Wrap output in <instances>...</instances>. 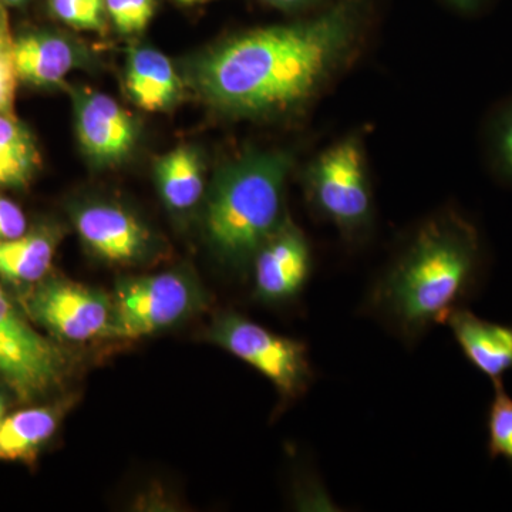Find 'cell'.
Masks as SVG:
<instances>
[{
	"mask_svg": "<svg viewBox=\"0 0 512 512\" xmlns=\"http://www.w3.org/2000/svg\"><path fill=\"white\" fill-rule=\"evenodd\" d=\"M487 412V450L491 460L501 458L512 473V396L504 383H495Z\"/></svg>",
	"mask_w": 512,
	"mask_h": 512,
	"instance_id": "d6986e66",
	"label": "cell"
},
{
	"mask_svg": "<svg viewBox=\"0 0 512 512\" xmlns=\"http://www.w3.org/2000/svg\"><path fill=\"white\" fill-rule=\"evenodd\" d=\"M6 414V397L5 394L0 392V423L5 419Z\"/></svg>",
	"mask_w": 512,
	"mask_h": 512,
	"instance_id": "4316f807",
	"label": "cell"
},
{
	"mask_svg": "<svg viewBox=\"0 0 512 512\" xmlns=\"http://www.w3.org/2000/svg\"><path fill=\"white\" fill-rule=\"evenodd\" d=\"M177 2H181V3H195V2H200V0H177Z\"/></svg>",
	"mask_w": 512,
	"mask_h": 512,
	"instance_id": "f1b7e54d",
	"label": "cell"
},
{
	"mask_svg": "<svg viewBox=\"0 0 512 512\" xmlns=\"http://www.w3.org/2000/svg\"><path fill=\"white\" fill-rule=\"evenodd\" d=\"M28 231V220L18 204L0 195V241L22 237Z\"/></svg>",
	"mask_w": 512,
	"mask_h": 512,
	"instance_id": "cb8c5ba5",
	"label": "cell"
},
{
	"mask_svg": "<svg viewBox=\"0 0 512 512\" xmlns=\"http://www.w3.org/2000/svg\"><path fill=\"white\" fill-rule=\"evenodd\" d=\"M126 86L134 103L147 111L170 109L181 94V80L171 60L148 46L131 47L128 52Z\"/></svg>",
	"mask_w": 512,
	"mask_h": 512,
	"instance_id": "2e32d148",
	"label": "cell"
},
{
	"mask_svg": "<svg viewBox=\"0 0 512 512\" xmlns=\"http://www.w3.org/2000/svg\"><path fill=\"white\" fill-rule=\"evenodd\" d=\"M70 369L69 353L37 333L0 285V382L33 402L62 387Z\"/></svg>",
	"mask_w": 512,
	"mask_h": 512,
	"instance_id": "8992f818",
	"label": "cell"
},
{
	"mask_svg": "<svg viewBox=\"0 0 512 512\" xmlns=\"http://www.w3.org/2000/svg\"><path fill=\"white\" fill-rule=\"evenodd\" d=\"M0 2L6 6H20L23 5V3L28 2V0H0Z\"/></svg>",
	"mask_w": 512,
	"mask_h": 512,
	"instance_id": "83f0119b",
	"label": "cell"
},
{
	"mask_svg": "<svg viewBox=\"0 0 512 512\" xmlns=\"http://www.w3.org/2000/svg\"><path fill=\"white\" fill-rule=\"evenodd\" d=\"M450 2L463 12H476V10L483 8L488 0H450Z\"/></svg>",
	"mask_w": 512,
	"mask_h": 512,
	"instance_id": "d4e9b609",
	"label": "cell"
},
{
	"mask_svg": "<svg viewBox=\"0 0 512 512\" xmlns=\"http://www.w3.org/2000/svg\"><path fill=\"white\" fill-rule=\"evenodd\" d=\"M74 402V397H63L49 406L29 407L5 417L0 423V460L35 463Z\"/></svg>",
	"mask_w": 512,
	"mask_h": 512,
	"instance_id": "5bb4252c",
	"label": "cell"
},
{
	"mask_svg": "<svg viewBox=\"0 0 512 512\" xmlns=\"http://www.w3.org/2000/svg\"><path fill=\"white\" fill-rule=\"evenodd\" d=\"M367 0H338L315 18L242 33L198 57L192 83L215 109L285 110L308 99L348 49Z\"/></svg>",
	"mask_w": 512,
	"mask_h": 512,
	"instance_id": "6da1fadb",
	"label": "cell"
},
{
	"mask_svg": "<svg viewBox=\"0 0 512 512\" xmlns=\"http://www.w3.org/2000/svg\"><path fill=\"white\" fill-rule=\"evenodd\" d=\"M26 312L60 342L114 339L111 295L101 289L47 275L26 292Z\"/></svg>",
	"mask_w": 512,
	"mask_h": 512,
	"instance_id": "52a82bcc",
	"label": "cell"
},
{
	"mask_svg": "<svg viewBox=\"0 0 512 512\" xmlns=\"http://www.w3.org/2000/svg\"><path fill=\"white\" fill-rule=\"evenodd\" d=\"M42 164L33 134L13 114L0 113V190L26 187Z\"/></svg>",
	"mask_w": 512,
	"mask_h": 512,
	"instance_id": "ac0fdd59",
	"label": "cell"
},
{
	"mask_svg": "<svg viewBox=\"0 0 512 512\" xmlns=\"http://www.w3.org/2000/svg\"><path fill=\"white\" fill-rule=\"evenodd\" d=\"M62 228L40 224L22 237L0 241V278L18 288L30 289L52 268Z\"/></svg>",
	"mask_w": 512,
	"mask_h": 512,
	"instance_id": "9a60e30c",
	"label": "cell"
},
{
	"mask_svg": "<svg viewBox=\"0 0 512 512\" xmlns=\"http://www.w3.org/2000/svg\"><path fill=\"white\" fill-rule=\"evenodd\" d=\"M309 185L320 212L346 231L367 224L372 212L363 154L356 140L330 148L312 168Z\"/></svg>",
	"mask_w": 512,
	"mask_h": 512,
	"instance_id": "9c48e42d",
	"label": "cell"
},
{
	"mask_svg": "<svg viewBox=\"0 0 512 512\" xmlns=\"http://www.w3.org/2000/svg\"><path fill=\"white\" fill-rule=\"evenodd\" d=\"M265 2L274 3V5L279 6H298L309 2V0H265Z\"/></svg>",
	"mask_w": 512,
	"mask_h": 512,
	"instance_id": "484cf974",
	"label": "cell"
},
{
	"mask_svg": "<svg viewBox=\"0 0 512 512\" xmlns=\"http://www.w3.org/2000/svg\"><path fill=\"white\" fill-rule=\"evenodd\" d=\"M106 10L121 35H137L150 25L156 0H106Z\"/></svg>",
	"mask_w": 512,
	"mask_h": 512,
	"instance_id": "7402d4cb",
	"label": "cell"
},
{
	"mask_svg": "<svg viewBox=\"0 0 512 512\" xmlns=\"http://www.w3.org/2000/svg\"><path fill=\"white\" fill-rule=\"evenodd\" d=\"M484 278L480 232L466 218L448 212L417 232L370 289L367 306L400 338L413 342L467 308Z\"/></svg>",
	"mask_w": 512,
	"mask_h": 512,
	"instance_id": "7a4b0ae2",
	"label": "cell"
},
{
	"mask_svg": "<svg viewBox=\"0 0 512 512\" xmlns=\"http://www.w3.org/2000/svg\"><path fill=\"white\" fill-rule=\"evenodd\" d=\"M70 217L83 244L101 261L133 266L160 255L156 235L116 202H80L72 207Z\"/></svg>",
	"mask_w": 512,
	"mask_h": 512,
	"instance_id": "ba28073f",
	"label": "cell"
},
{
	"mask_svg": "<svg viewBox=\"0 0 512 512\" xmlns=\"http://www.w3.org/2000/svg\"><path fill=\"white\" fill-rule=\"evenodd\" d=\"M18 83L15 37L10 30L8 9L0 2V113L13 114Z\"/></svg>",
	"mask_w": 512,
	"mask_h": 512,
	"instance_id": "ffe728a7",
	"label": "cell"
},
{
	"mask_svg": "<svg viewBox=\"0 0 512 512\" xmlns=\"http://www.w3.org/2000/svg\"><path fill=\"white\" fill-rule=\"evenodd\" d=\"M158 191L168 210L187 212L197 207L205 191L204 165L192 147L174 148L157 161Z\"/></svg>",
	"mask_w": 512,
	"mask_h": 512,
	"instance_id": "e0dca14e",
	"label": "cell"
},
{
	"mask_svg": "<svg viewBox=\"0 0 512 512\" xmlns=\"http://www.w3.org/2000/svg\"><path fill=\"white\" fill-rule=\"evenodd\" d=\"M493 153L498 173L512 181V103L495 123Z\"/></svg>",
	"mask_w": 512,
	"mask_h": 512,
	"instance_id": "603a6c76",
	"label": "cell"
},
{
	"mask_svg": "<svg viewBox=\"0 0 512 512\" xmlns=\"http://www.w3.org/2000/svg\"><path fill=\"white\" fill-rule=\"evenodd\" d=\"M207 339L258 370L284 402L299 399L311 386V360L299 340L276 335L237 312H222L212 320Z\"/></svg>",
	"mask_w": 512,
	"mask_h": 512,
	"instance_id": "5b68a950",
	"label": "cell"
},
{
	"mask_svg": "<svg viewBox=\"0 0 512 512\" xmlns=\"http://www.w3.org/2000/svg\"><path fill=\"white\" fill-rule=\"evenodd\" d=\"M57 19L74 29L103 32L107 25L106 0H50Z\"/></svg>",
	"mask_w": 512,
	"mask_h": 512,
	"instance_id": "44dd1931",
	"label": "cell"
},
{
	"mask_svg": "<svg viewBox=\"0 0 512 512\" xmlns=\"http://www.w3.org/2000/svg\"><path fill=\"white\" fill-rule=\"evenodd\" d=\"M458 348L474 369L501 383L512 372V323L480 318L470 309H458L448 319Z\"/></svg>",
	"mask_w": 512,
	"mask_h": 512,
	"instance_id": "7c38bea8",
	"label": "cell"
},
{
	"mask_svg": "<svg viewBox=\"0 0 512 512\" xmlns=\"http://www.w3.org/2000/svg\"><path fill=\"white\" fill-rule=\"evenodd\" d=\"M289 158L249 153L215 175L204 227L210 247L229 268H244L281 227Z\"/></svg>",
	"mask_w": 512,
	"mask_h": 512,
	"instance_id": "3957f363",
	"label": "cell"
},
{
	"mask_svg": "<svg viewBox=\"0 0 512 512\" xmlns=\"http://www.w3.org/2000/svg\"><path fill=\"white\" fill-rule=\"evenodd\" d=\"M72 97L74 126L86 156L99 167L121 163L137 143L133 116L104 93L77 89Z\"/></svg>",
	"mask_w": 512,
	"mask_h": 512,
	"instance_id": "30bf717a",
	"label": "cell"
},
{
	"mask_svg": "<svg viewBox=\"0 0 512 512\" xmlns=\"http://www.w3.org/2000/svg\"><path fill=\"white\" fill-rule=\"evenodd\" d=\"M111 299L114 339L154 335L191 318L208 303L200 282L184 271L121 278Z\"/></svg>",
	"mask_w": 512,
	"mask_h": 512,
	"instance_id": "277c9868",
	"label": "cell"
},
{
	"mask_svg": "<svg viewBox=\"0 0 512 512\" xmlns=\"http://www.w3.org/2000/svg\"><path fill=\"white\" fill-rule=\"evenodd\" d=\"M15 62L22 82L53 87L82 64L83 56L69 37L50 30H32L16 37Z\"/></svg>",
	"mask_w": 512,
	"mask_h": 512,
	"instance_id": "4fadbf2b",
	"label": "cell"
},
{
	"mask_svg": "<svg viewBox=\"0 0 512 512\" xmlns=\"http://www.w3.org/2000/svg\"><path fill=\"white\" fill-rule=\"evenodd\" d=\"M311 268L308 242L298 228L284 222L256 252V298L268 303L292 301L305 288Z\"/></svg>",
	"mask_w": 512,
	"mask_h": 512,
	"instance_id": "8fae6325",
	"label": "cell"
}]
</instances>
